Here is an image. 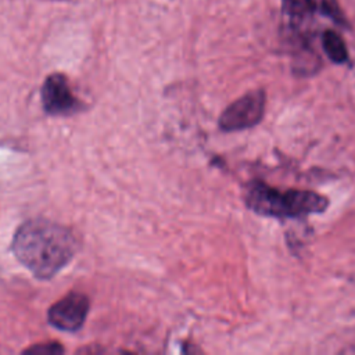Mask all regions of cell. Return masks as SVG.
I'll use <instances>...</instances> for the list:
<instances>
[{"instance_id": "cell-1", "label": "cell", "mask_w": 355, "mask_h": 355, "mask_svg": "<svg viewBox=\"0 0 355 355\" xmlns=\"http://www.w3.org/2000/svg\"><path fill=\"white\" fill-rule=\"evenodd\" d=\"M76 240L69 229L46 219L22 223L12 239V252L36 277L49 279L75 255Z\"/></svg>"}, {"instance_id": "cell-8", "label": "cell", "mask_w": 355, "mask_h": 355, "mask_svg": "<svg viewBox=\"0 0 355 355\" xmlns=\"http://www.w3.org/2000/svg\"><path fill=\"white\" fill-rule=\"evenodd\" d=\"M64 348L58 343H44V344H37L31 348H28L25 352L28 354H60L62 352Z\"/></svg>"}, {"instance_id": "cell-3", "label": "cell", "mask_w": 355, "mask_h": 355, "mask_svg": "<svg viewBox=\"0 0 355 355\" xmlns=\"http://www.w3.org/2000/svg\"><path fill=\"white\" fill-rule=\"evenodd\" d=\"M266 96L262 89L251 90L233 101L219 116V128L237 132L257 125L265 114Z\"/></svg>"}, {"instance_id": "cell-5", "label": "cell", "mask_w": 355, "mask_h": 355, "mask_svg": "<svg viewBox=\"0 0 355 355\" xmlns=\"http://www.w3.org/2000/svg\"><path fill=\"white\" fill-rule=\"evenodd\" d=\"M89 311V298L82 293H69L49 309L50 324L60 330L75 331L82 327Z\"/></svg>"}, {"instance_id": "cell-4", "label": "cell", "mask_w": 355, "mask_h": 355, "mask_svg": "<svg viewBox=\"0 0 355 355\" xmlns=\"http://www.w3.org/2000/svg\"><path fill=\"white\" fill-rule=\"evenodd\" d=\"M40 96L43 108L50 115H71L83 107L62 73L49 75L42 86Z\"/></svg>"}, {"instance_id": "cell-6", "label": "cell", "mask_w": 355, "mask_h": 355, "mask_svg": "<svg viewBox=\"0 0 355 355\" xmlns=\"http://www.w3.org/2000/svg\"><path fill=\"white\" fill-rule=\"evenodd\" d=\"M322 46L327 57L337 64H343L348 58V51L344 40L334 31H326L322 36Z\"/></svg>"}, {"instance_id": "cell-2", "label": "cell", "mask_w": 355, "mask_h": 355, "mask_svg": "<svg viewBox=\"0 0 355 355\" xmlns=\"http://www.w3.org/2000/svg\"><path fill=\"white\" fill-rule=\"evenodd\" d=\"M245 202L254 212L275 218H301L323 212L329 201L309 190L280 191L263 182H252L245 193Z\"/></svg>"}, {"instance_id": "cell-7", "label": "cell", "mask_w": 355, "mask_h": 355, "mask_svg": "<svg viewBox=\"0 0 355 355\" xmlns=\"http://www.w3.org/2000/svg\"><path fill=\"white\" fill-rule=\"evenodd\" d=\"M308 1H309L311 7L313 8V11H318V12L331 18L337 24L345 22V18L343 15V11L338 7L337 0H308Z\"/></svg>"}]
</instances>
